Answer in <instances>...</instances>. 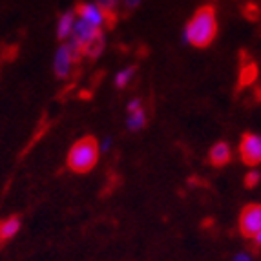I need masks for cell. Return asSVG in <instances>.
I'll return each instance as SVG.
<instances>
[{"label": "cell", "instance_id": "ac0fdd59", "mask_svg": "<svg viewBox=\"0 0 261 261\" xmlns=\"http://www.w3.org/2000/svg\"><path fill=\"white\" fill-rule=\"evenodd\" d=\"M122 2H124V8H126L128 11H132V9L139 8V4L143 0H122Z\"/></svg>", "mask_w": 261, "mask_h": 261}, {"label": "cell", "instance_id": "7c38bea8", "mask_svg": "<svg viewBox=\"0 0 261 261\" xmlns=\"http://www.w3.org/2000/svg\"><path fill=\"white\" fill-rule=\"evenodd\" d=\"M146 112H144V108H141V110H137V112H132V113H128V119H126V126H128V130H132V132H139L141 128L146 124Z\"/></svg>", "mask_w": 261, "mask_h": 261}, {"label": "cell", "instance_id": "5bb4252c", "mask_svg": "<svg viewBox=\"0 0 261 261\" xmlns=\"http://www.w3.org/2000/svg\"><path fill=\"white\" fill-rule=\"evenodd\" d=\"M134 75H135L134 66H128V68H124V70L119 71V73L115 75V84H117V88H126L128 83L134 79Z\"/></svg>", "mask_w": 261, "mask_h": 261}, {"label": "cell", "instance_id": "d6986e66", "mask_svg": "<svg viewBox=\"0 0 261 261\" xmlns=\"http://www.w3.org/2000/svg\"><path fill=\"white\" fill-rule=\"evenodd\" d=\"M99 148L102 150V152H108V150L112 148V137H105L102 143H99Z\"/></svg>", "mask_w": 261, "mask_h": 261}, {"label": "cell", "instance_id": "9c48e42d", "mask_svg": "<svg viewBox=\"0 0 261 261\" xmlns=\"http://www.w3.org/2000/svg\"><path fill=\"white\" fill-rule=\"evenodd\" d=\"M20 226H22L20 216H9V218L0 221V248H2L4 243H8L9 240H13L15 236L20 232Z\"/></svg>", "mask_w": 261, "mask_h": 261}, {"label": "cell", "instance_id": "7a4b0ae2", "mask_svg": "<svg viewBox=\"0 0 261 261\" xmlns=\"http://www.w3.org/2000/svg\"><path fill=\"white\" fill-rule=\"evenodd\" d=\"M99 141L92 135H86L79 139L68 152V168L77 172V174H86L95 168L99 161Z\"/></svg>", "mask_w": 261, "mask_h": 261}, {"label": "cell", "instance_id": "3957f363", "mask_svg": "<svg viewBox=\"0 0 261 261\" xmlns=\"http://www.w3.org/2000/svg\"><path fill=\"white\" fill-rule=\"evenodd\" d=\"M83 57V48L75 44L73 40L59 46V49L55 51L53 57V71L59 79L70 77L71 68H73L75 62H79V59Z\"/></svg>", "mask_w": 261, "mask_h": 261}, {"label": "cell", "instance_id": "ba28073f", "mask_svg": "<svg viewBox=\"0 0 261 261\" xmlns=\"http://www.w3.org/2000/svg\"><path fill=\"white\" fill-rule=\"evenodd\" d=\"M208 161L212 166H225L232 161V148L230 144L225 141H218L214 143V146L208 152Z\"/></svg>", "mask_w": 261, "mask_h": 261}, {"label": "cell", "instance_id": "9a60e30c", "mask_svg": "<svg viewBox=\"0 0 261 261\" xmlns=\"http://www.w3.org/2000/svg\"><path fill=\"white\" fill-rule=\"evenodd\" d=\"M257 75V68L254 64L250 66H245L243 71H241V84H247V83H252L254 79Z\"/></svg>", "mask_w": 261, "mask_h": 261}, {"label": "cell", "instance_id": "ffe728a7", "mask_svg": "<svg viewBox=\"0 0 261 261\" xmlns=\"http://www.w3.org/2000/svg\"><path fill=\"white\" fill-rule=\"evenodd\" d=\"M232 261H254V259H252V256H250V254L240 252V254H236Z\"/></svg>", "mask_w": 261, "mask_h": 261}, {"label": "cell", "instance_id": "52a82bcc", "mask_svg": "<svg viewBox=\"0 0 261 261\" xmlns=\"http://www.w3.org/2000/svg\"><path fill=\"white\" fill-rule=\"evenodd\" d=\"M75 13L83 18V20L93 24L95 28L106 26L105 11H102V9H100L97 4H93V2H79L77 8H75Z\"/></svg>", "mask_w": 261, "mask_h": 261}, {"label": "cell", "instance_id": "2e32d148", "mask_svg": "<svg viewBox=\"0 0 261 261\" xmlns=\"http://www.w3.org/2000/svg\"><path fill=\"white\" fill-rule=\"evenodd\" d=\"M261 183V174L257 170H250L247 175H245V187L247 188H254Z\"/></svg>", "mask_w": 261, "mask_h": 261}, {"label": "cell", "instance_id": "30bf717a", "mask_svg": "<svg viewBox=\"0 0 261 261\" xmlns=\"http://www.w3.org/2000/svg\"><path fill=\"white\" fill-rule=\"evenodd\" d=\"M73 26H75V11L70 9V11L62 13L61 18H59V22H57V39L66 40L68 37H71Z\"/></svg>", "mask_w": 261, "mask_h": 261}, {"label": "cell", "instance_id": "44dd1931", "mask_svg": "<svg viewBox=\"0 0 261 261\" xmlns=\"http://www.w3.org/2000/svg\"><path fill=\"white\" fill-rule=\"evenodd\" d=\"M254 243H256V247H261V232L254 238Z\"/></svg>", "mask_w": 261, "mask_h": 261}, {"label": "cell", "instance_id": "6da1fadb", "mask_svg": "<svg viewBox=\"0 0 261 261\" xmlns=\"http://www.w3.org/2000/svg\"><path fill=\"white\" fill-rule=\"evenodd\" d=\"M218 35V18L212 6H201L188 20L183 31V40L196 48H208Z\"/></svg>", "mask_w": 261, "mask_h": 261}, {"label": "cell", "instance_id": "8fae6325", "mask_svg": "<svg viewBox=\"0 0 261 261\" xmlns=\"http://www.w3.org/2000/svg\"><path fill=\"white\" fill-rule=\"evenodd\" d=\"M121 0H97L95 4L99 6L106 15V26L112 28L117 20V6Z\"/></svg>", "mask_w": 261, "mask_h": 261}, {"label": "cell", "instance_id": "4fadbf2b", "mask_svg": "<svg viewBox=\"0 0 261 261\" xmlns=\"http://www.w3.org/2000/svg\"><path fill=\"white\" fill-rule=\"evenodd\" d=\"M105 46H106L105 35L100 33L99 37H95V39H93L92 42L88 44L86 48L83 49V55L92 57V59H97V57H100V53H102V49H105Z\"/></svg>", "mask_w": 261, "mask_h": 261}, {"label": "cell", "instance_id": "8992f818", "mask_svg": "<svg viewBox=\"0 0 261 261\" xmlns=\"http://www.w3.org/2000/svg\"><path fill=\"white\" fill-rule=\"evenodd\" d=\"M100 33H102V30L100 28H95L93 24H90V22L86 20H81L75 22V26H73V33H71V40H73L75 44H79L81 48H86L88 44L92 42L95 37H99Z\"/></svg>", "mask_w": 261, "mask_h": 261}, {"label": "cell", "instance_id": "e0dca14e", "mask_svg": "<svg viewBox=\"0 0 261 261\" xmlns=\"http://www.w3.org/2000/svg\"><path fill=\"white\" fill-rule=\"evenodd\" d=\"M141 108H143V100H141V99H134V100H130V102H128V106H126L128 113L137 112V110H141Z\"/></svg>", "mask_w": 261, "mask_h": 261}, {"label": "cell", "instance_id": "277c9868", "mask_svg": "<svg viewBox=\"0 0 261 261\" xmlns=\"http://www.w3.org/2000/svg\"><path fill=\"white\" fill-rule=\"evenodd\" d=\"M240 232L245 240H254L261 232V205H247L240 214Z\"/></svg>", "mask_w": 261, "mask_h": 261}, {"label": "cell", "instance_id": "5b68a950", "mask_svg": "<svg viewBox=\"0 0 261 261\" xmlns=\"http://www.w3.org/2000/svg\"><path fill=\"white\" fill-rule=\"evenodd\" d=\"M240 155L245 165L257 166L261 165V135L247 132L241 137L240 143Z\"/></svg>", "mask_w": 261, "mask_h": 261}]
</instances>
